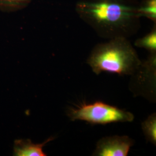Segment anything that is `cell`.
Returning a JSON list of instances; mask_svg holds the SVG:
<instances>
[{"mask_svg":"<svg viewBox=\"0 0 156 156\" xmlns=\"http://www.w3.org/2000/svg\"><path fill=\"white\" fill-rule=\"evenodd\" d=\"M138 0H78L79 17L104 39L128 38L140 27Z\"/></svg>","mask_w":156,"mask_h":156,"instance_id":"1","label":"cell"},{"mask_svg":"<svg viewBox=\"0 0 156 156\" xmlns=\"http://www.w3.org/2000/svg\"><path fill=\"white\" fill-rule=\"evenodd\" d=\"M135 49L126 38H115L98 44L93 48L87 63L98 75L103 72L120 76L132 75L141 64Z\"/></svg>","mask_w":156,"mask_h":156,"instance_id":"2","label":"cell"},{"mask_svg":"<svg viewBox=\"0 0 156 156\" xmlns=\"http://www.w3.org/2000/svg\"><path fill=\"white\" fill-rule=\"evenodd\" d=\"M67 115L72 121H83L91 124L132 122L135 118L130 112L101 101L71 108Z\"/></svg>","mask_w":156,"mask_h":156,"instance_id":"3","label":"cell"},{"mask_svg":"<svg viewBox=\"0 0 156 156\" xmlns=\"http://www.w3.org/2000/svg\"><path fill=\"white\" fill-rule=\"evenodd\" d=\"M156 52L150 53L147 58L141 62L138 69L131 76L130 90L146 98H156Z\"/></svg>","mask_w":156,"mask_h":156,"instance_id":"4","label":"cell"},{"mask_svg":"<svg viewBox=\"0 0 156 156\" xmlns=\"http://www.w3.org/2000/svg\"><path fill=\"white\" fill-rule=\"evenodd\" d=\"M134 144V140L127 135L105 136L98 140L92 156H128Z\"/></svg>","mask_w":156,"mask_h":156,"instance_id":"5","label":"cell"},{"mask_svg":"<svg viewBox=\"0 0 156 156\" xmlns=\"http://www.w3.org/2000/svg\"><path fill=\"white\" fill-rule=\"evenodd\" d=\"M54 138L50 137L42 144H34L30 140H17L14 142V154L16 156H46L43 148Z\"/></svg>","mask_w":156,"mask_h":156,"instance_id":"6","label":"cell"},{"mask_svg":"<svg viewBox=\"0 0 156 156\" xmlns=\"http://www.w3.org/2000/svg\"><path fill=\"white\" fill-rule=\"evenodd\" d=\"M142 129L147 141L156 145V113L149 116L142 123Z\"/></svg>","mask_w":156,"mask_h":156,"instance_id":"7","label":"cell"},{"mask_svg":"<svg viewBox=\"0 0 156 156\" xmlns=\"http://www.w3.org/2000/svg\"><path fill=\"white\" fill-rule=\"evenodd\" d=\"M134 45L140 48H143L149 51L150 53L156 52V23L151 31L144 37L136 39Z\"/></svg>","mask_w":156,"mask_h":156,"instance_id":"8","label":"cell"},{"mask_svg":"<svg viewBox=\"0 0 156 156\" xmlns=\"http://www.w3.org/2000/svg\"><path fill=\"white\" fill-rule=\"evenodd\" d=\"M138 13L140 17H145L156 23V0H143L140 2Z\"/></svg>","mask_w":156,"mask_h":156,"instance_id":"9","label":"cell"},{"mask_svg":"<svg viewBox=\"0 0 156 156\" xmlns=\"http://www.w3.org/2000/svg\"><path fill=\"white\" fill-rule=\"evenodd\" d=\"M32 0H0V11L13 12L26 8Z\"/></svg>","mask_w":156,"mask_h":156,"instance_id":"10","label":"cell"}]
</instances>
